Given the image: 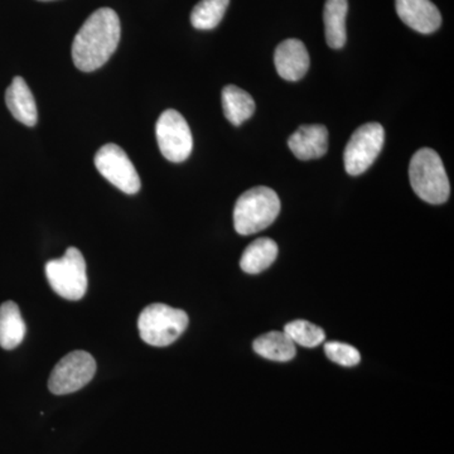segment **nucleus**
I'll return each instance as SVG.
<instances>
[{"label":"nucleus","instance_id":"obj_1","mask_svg":"<svg viewBox=\"0 0 454 454\" xmlns=\"http://www.w3.org/2000/svg\"><path fill=\"white\" fill-rule=\"evenodd\" d=\"M121 20L114 9L100 8L83 23L73 42L74 64L83 73L98 70L109 61L121 41Z\"/></svg>","mask_w":454,"mask_h":454},{"label":"nucleus","instance_id":"obj_2","mask_svg":"<svg viewBox=\"0 0 454 454\" xmlns=\"http://www.w3.org/2000/svg\"><path fill=\"white\" fill-rule=\"evenodd\" d=\"M409 178L418 197L430 205H441L450 199V184L446 168L437 152L423 148L413 155Z\"/></svg>","mask_w":454,"mask_h":454},{"label":"nucleus","instance_id":"obj_3","mask_svg":"<svg viewBox=\"0 0 454 454\" xmlns=\"http://www.w3.org/2000/svg\"><path fill=\"white\" fill-rule=\"evenodd\" d=\"M280 200L276 191L254 187L239 197L234 208V226L238 234L247 236L267 229L279 216Z\"/></svg>","mask_w":454,"mask_h":454},{"label":"nucleus","instance_id":"obj_4","mask_svg":"<svg viewBox=\"0 0 454 454\" xmlns=\"http://www.w3.org/2000/svg\"><path fill=\"white\" fill-rule=\"evenodd\" d=\"M187 313L163 303H153L142 310L138 319L140 339L154 348H166L182 336L188 327Z\"/></svg>","mask_w":454,"mask_h":454},{"label":"nucleus","instance_id":"obj_5","mask_svg":"<svg viewBox=\"0 0 454 454\" xmlns=\"http://www.w3.org/2000/svg\"><path fill=\"white\" fill-rule=\"evenodd\" d=\"M46 277L51 288L67 301H80L88 291L86 262L77 247H68L62 258L50 260Z\"/></svg>","mask_w":454,"mask_h":454},{"label":"nucleus","instance_id":"obj_6","mask_svg":"<svg viewBox=\"0 0 454 454\" xmlns=\"http://www.w3.org/2000/svg\"><path fill=\"white\" fill-rule=\"evenodd\" d=\"M155 136L160 153L169 162H184L192 153L190 125L177 110L168 109L160 114L155 125Z\"/></svg>","mask_w":454,"mask_h":454},{"label":"nucleus","instance_id":"obj_7","mask_svg":"<svg viewBox=\"0 0 454 454\" xmlns=\"http://www.w3.org/2000/svg\"><path fill=\"white\" fill-rule=\"evenodd\" d=\"M97 361L86 351H74L59 361L51 372L49 389L55 395H67L85 387L94 379Z\"/></svg>","mask_w":454,"mask_h":454},{"label":"nucleus","instance_id":"obj_8","mask_svg":"<svg viewBox=\"0 0 454 454\" xmlns=\"http://www.w3.org/2000/svg\"><path fill=\"white\" fill-rule=\"evenodd\" d=\"M385 130L379 122H367L358 128L346 145L343 162L349 176H360L366 172L384 146Z\"/></svg>","mask_w":454,"mask_h":454},{"label":"nucleus","instance_id":"obj_9","mask_svg":"<svg viewBox=\"0 0 454 454\" xmlns=\"http://www.w3.org/2000/svg\"><path fill=\"white\" fill-rule=\"evenodd\" d=\"M95 166L110 184L127 195H136L142 187V182L136 167L128 154L116 145H106L98 149L95 155Z\"/></svg>","mask_w":454,"mask_h":454},{"label":"nucleus","instance_id":"obj_10","mask_svg":"<svg viewBox=\"0 0 454 454\" xmlns=\"http://www.w3.org/2000/svg\"><path fill=\"white\" fill-rule=\"evenodd\" d=\"M396 13L414 31L430 35L442 26L439 9L430 0H396Z\"/></svg>","mask_w":454,"mask_h":454},{"label":"nucleus","instance_id":"obj_11","mask_svg":"<svg viewBox=\"0 0 454 454\" xmlns=\"http://www.w3.org/2000/svg\"><path fill=\"white\" fill-rule=\"evenodd\" d=\"M278 74L286 82H298L309 68V53L303 42L289 38L277 47L274 55Z\"/></svg>","mask_w":454,"mask_h":454},{"label":"nucleus","instance_id":"obj_12","mask_svg":"<svg viewBox=\"0 0 454 454\" xmlns=\"http://www.w3.org/2000/svg\"><path fill=\"white\" fill-rule=\"evenodd\" d=\"M293 154L301 160L324 157L328 151V130L324 125H303L288 140Z\"/></svg>","mask_w":454,"mask_h":454},{"label":"nucleus","instance_id":"obj_13","mask_svg":"<svg viewBox=\"0 0 454 454\" xmlns=\"http://www.w3.org/2000/svg\"><path fill=\"white\" fill-rule=\"evenodd\" d=\"M5 104L18 121L27 127H35L37 124L38 113L35 97L23 77H14L5 92Z\"/></svg>","mask_w":454,"mask_h":454},{"label":"nucleus","instance_id":"obj_14","mask_svg":"<svg viewBox=\"0 0 454 454\" xmlns=\"http://www.w3.org/2000/svg\"><path fill=\"white\" fill-rule=\"evenodd\" d=\"M348 13V0H325L324 12L325 42L331 49H342L348 41V32H346Z\"/></svg>","mask_w":454,"mask_h":454},{"label":"nucleus","instance_id":"obj_15","mask_svg":"<svg viewBox=\"0 0 454 454\" xmlns=\"http://www.w3.org/2000/svg\"><path fill=\"white\" fill-rule=\"evenodd\" d=\"M26 324L16 301H7L0 306V348L11 351L26 337Z\"/></svg>","mask_w":454,"mask_h":454},{"label":"nucleus","instance_id":"obj_16","mask_svg":"<svg viewBox=\"0 0 454 454\" xmlns=\"http://www.w3.org/2000/svg\"><path fill=\"white\" fill-rule=\"evenodd\" d=\"M223 107L227 121L239 127L255 113V101L245 90L229 85L223 90Z\"/></svg>","mask_w":454,"mask_h":454},{"label":"nucleus","instance_id":"obj_17","mask_svg":"<svg viewBox=\"0 0 454 454\" xmlns=\"http://www.w3.org/2000/svg\"><path fill=\"white\" fill-rule=\"evenodd\" d=\"M278 256V245L271 239L262 238L253 241L245 249L240 259V267L245 273L259 274L270 267Z\"/></svg>","mask_w":454,"mask_h":454},{"label":"nucleus","instance_id":"obj_18","mask_svg":"<svg viewBox=\"0 0 454 454\" xmlns=\"http://www.w3.org/2000/svg\"><path fill=\"white\" fill-rule=\"evenodd\" d=\"M254 351L260 356L278 363H288L295 356V345L284 333H269L258 337L253 343Z\"/></svg>","mask_w":454,"mask_h":454},{"label":"nucleus","instance_id":"obj_19","mask_svg":"<svg viewBox=\"0 0 454 454\" xmlns=\"http://www.w3.org/2000/svg\"><path fill=\"white\" fill-rule=\"evenodd\" d=\"M230 0H201L191 13V23L196 29L216 28L225 16Z\"/></svg>","mask_w":454,"mask_h":454},{"label":"nucleus","instance_id":"obj_20","mask_svg":"<svg viewBox=\"0 0 454 454\" xmlns=\"http://www.w3.org/2000/svg\"><path fill=\"white\" fill-rule=\"evenodd\" d=\"M284 333L293 340L294 345L303 348H317L325 339V331L318 325L310 324L309 321H293L284 327Z\"/></svg>","mask_w":454,"mask_h":454},{"label":"nucleus","instance_id":"obj_21","mask_svg":"<svg viewBox=\"0 0 454 454\" xmlns=\"http://www.w3.org/2000/svg\"><path fill=\"white\" fill-rule=\"evenodd\" d=\"M325 356L340 366L351 367L360 364L361 355L357 348L348 343L328 342L325 345Z\"/></svg>","mask_w":454,"mask_h":454},{"label":"nucleus","instance_id":"obj_22","mask_svg":"<svg viewBox=\"0 0 454 454\" xmlns=\"http://www.w3.org/2000/svg\"><path fill=\"white\" fill-rule=\"evenodd\" d=\"M40 2H52V0H40Z\"/></svg>","mask_w":454,"mask_h":454}]
</instances>
